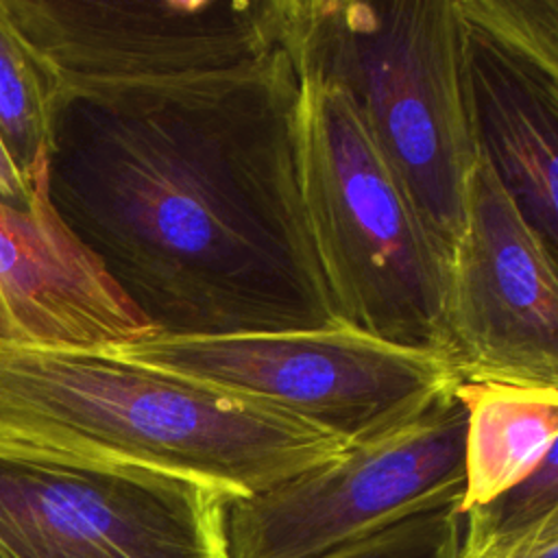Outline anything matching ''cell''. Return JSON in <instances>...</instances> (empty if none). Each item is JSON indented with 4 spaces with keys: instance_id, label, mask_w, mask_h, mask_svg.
Returning a JSON list of instances; mask_svg holds the SVG:
<instances>
[{
    "instance_id": "6da1fadb",
    "label": "cell",
    "mask_w": 558,
    "mask_h": 558,
    "mask_svg": "<svg viewBox=\"0 0 558 558\" xmlns=\"http://www.w3.org/2000/svg\"><path fill=\"white\" fill-rule=\"evenodd\" d=\"M286 50L190 78L61 87L46 192L153 336L333 325Z\"/></svg>"
},
{
    "instance_id": "7a4b0ae2",
    "label": "cell",
    "mask_w": 558,
    "mask_h": 558,
    "mask_svg": "<svg viewBox=\"0 0 558 558\" xmlns=\"http://www.w3.org/2000/svg\"><path fill=\"white\" fill-rule=\"evenodd\" d=\"M0 440L172 473L231 497L266 490L349 447L109 347H0Z\"/></svg>"
},
{
    "instance_id": "3957f363",
    "label": "cell",
    "mask_w": 558,
    "mask_h": 558,
    "mask_svg": "<svg viewBox=\"0 0 558 558\" xmlns=\"http://www.w3.org/2000/svg\"><path fill=\"white\" fill-rule=\"evenodd\" d=\"M281 48L338 87L421 220L451 253L477 161L453 0H286Z\"/></svg>"
},
{
    "instance_id": "277c9868",
    "label": "cell",
    "mask_w": 558,
    "mask_h": 558,
    "mask_svg": "<svg viewBox=\"0 0 558 558\" xmlns=\"http://www.w3.org/2000/svg\"><path fill=\"white\" fill-rule=\"evenodd\" d=\"M296 159L336 323L445 355L449 253L421 220L349 98L312 76H299Z\"/></svg>"
},
{
    "instance_id": "5b68a950",
    "label": "cell",
    "mask_w": 558,
    "mask_h": 558,
    "mask_svg": "<svg viewBox=\"0 0 558 558\" xmlns=\"http://www.w3.org/2000/svg\"><path fill=\"white\" fill-rule=\"evenodd\" d=\"M109 349L281 412L344 445L418 416L460 384L445 355L397 347L342 323L272 333L150 336Z\"/></svg>"
},
{
    "instance_id": "8992f818",
    "label": "cell",
    "mask_w": 558,
    "mask_h": 558,
    "mask_svg": "<svg viewBox=\"0 0 558 558\" xmlns=\"http://www.w3.org/2000/svg\"><path fill=\"white\" fill-rule=\"evenodd\" d=\"M231 495L0 440V558H229Z\"/></svg>"
},
{
    "instance_id": "52a82bcc",
    "label": "cell",
    "mask_w": 558,
    "mask_h": 558,
    "mask_svg": "<svg viewBox=\"0 0 558 558\" xmlns=\"http://www.w3.org/2000/svg\"><path fill=\"white\" fill-rule=\"evenodd\" d=\"M466 412L453 392L225 512L229 558H316L410 514L458 504Z\"/></svg>"
},
{
    "instance_id": "ba28073f",
    "label": "cell",
    "mask_w": 558,
    "mask_h": 558,
    "mask_svg": "<svg viewBox=\"0 0 558 558\" xmlns=\"http://www.w3.org/2000/svg\"><path fill=\"white\" fill-rule=\"evenodd\" d=\"M286 0H0L61 87L229 72L281 48Z\"/></svg>"
},
{
    "instance_id": "9c48e42d",
    "label": "cell",
    "mask_w": 558,
    "mask_h": 558,
    "mask_svg": "<svg viewBox=\"0 0 558 558\" xmlns=\"http://www.w3.org/2000/svg\"><path fill=\"white\" fill-rule=\"evenodd\" d=\"M445 331L462 381L558 386V255L482 157L449 253Z\"/></svg>"
},
{
    "instance_id": "30bf717a",
    "label": "cell",
    "mask_w": 558,
    "mask_h": 558,
    "mask_svg": "<svg viewBox=\"0 0 558 558\" xmlns=\"http://www.w3.org/2000/svg\"><path fill=\"white\" fill-rule=\"evenodd\" d=\"M150 325L70 233L39 174L28 205L0 201V347H118Z\"/></svg>"
},
{
    "instance_id": "8fae6325",
    "label": "cell",
    "mask_w": 558,
    "mask_h": 558,
    "mask_svg": "<svg viewBox=\"0 0 558 558\" xmlns=\"http://www.w3.org/2000/svg\"><path fill=\"white\" fill-rule=\"evenodd\" d=\"M458 22L475 153L490 166L525 222L558 255V68L495 41L460 15Z\"/></svg>"
},
{
    "instance_id": "7c38bea8",
    "label": "cell",
    "mask_w": 558,
    "mask_h": 558,
    "mask_svg": "<svg viewBox=\"0 0 558 558\" xmlns=\"http://www.w3.org/2000/svg\"><path fill=\"white\" fill-rule=\"evenodd\" d=\"M456 397L466 412L464 512L525 480L558 447V386L460 379Z\"/></svg>"
},
{
    "instance_id": "4fadbf2b",
    "label": "cell",
    "mask_w": 558,
    "mask_h": 558,
    "mask_svg": "<svg viewBox=\"0 0 558 558\" xmlns=\"http://www.w3.org/2000/svg\"><path fill=\"white\" fill-rule=\"evenodd\" d=\"M59 85L0 9V146L33 185L46 170Z\"/></svg>"
},
{
    "instance_id": "5bb4252c",
    "label": "cell",
    "mask_w": 558,
    "mask_h": 558,
    "mask_svg": "<svg viewBox=\"0 0 558 558\" xmlns=\"http://www.w3.org/2000/svg\"><path fill=\"white\" fill-rule=\"evenodd\" d=\"M462 514L458 558L521 543L558 523V447L519 484Z\"/></svg>"
},
{
    "instance_id": "9a60e30c",
    "label": "cell",
    "mask_w": 558,
    "mask_h": 558,
    "mask_svg": "<svg viewBox=\"0 0 558 558\" xmlns=\"http://www.w3.org/2000/svg\"><path fill=\"white\" fill-rule=\"evenodd\" d=\"M458 15L495 41L558 68V0H453Z\"/></svg>"
},
{
    "instance_id": "2e32d148",
    "label": "cell",
    "mask_w": 558,
    "mask_h": 558,
    "mask_svg": "<svg viewBox=\"0 0 558 558\" xmlns=\"http://www.w3.org/2000/svg\"><path fill=\"white\" fill-rule=\"evenodd\" d=\"M462 514L458 504L390 523L316 558H458Z\"/></svg>"
},
{
    "instance_id": "e0dca14e",
    "label": "cell",
    "mask_w": 558,
    "mask_h": 558,
    "mask_svg": "<svg viewBox=\"0 0 558 558\" xmlns=\"http://www.w3.org/2000/svg\"><path fill=\"white\" fill-rule=\"evenodd\" d=\"M471 558H558V523L521 543L490 549Z\"/></svg>"
},
{
    "instance_id": "ac0fdd59",
    "label": "cell",
    "mask_w": 558,
    "mask_h": 558,
    "mask_svg": "<svg viewBox=\"0 0 558 558\" xmlns=\"http://www.w3.org/2000/svg\"><path fill=\"white\" fill-rule=\"evenodd\" d=\"M39 179V177H37ZM37 183V181H35ZM33 185H26L24 179L17 174V170L13 168V163L9 161L7 153L0 146V201L11 203V205H28L31 194H33Z\"/></svg>"
}]
</instances>
